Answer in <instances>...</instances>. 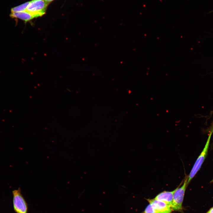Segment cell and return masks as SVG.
I'll use <instances>...</instances> for the list:
<instances>
[{"label": "cell", "mask_w": 213, "mask_h": 213, "mask_svg": "<svg viewBox=\"0 0 213 213\" xmlns=\"http://www.w3.org/2000/svg\"><path fill=\"white\" fill-rule=\"evenodd\" d=\"M188 176H186L182 185V182L177 188L173 195L171 208L172 210L180 211L182 210V204L186 189L188 185L187 183Z\"/></svg>", "instance_id": "1"}, {"label": "cell", "mask_w": 213, "mask_h": 213, "mask_svg": "<svg viewBox=\"0 0 213 213\" xmlns=\"http://www.w3.org/2000/svg\"><path fill=\"white\" fill-rule=\"evenodd\" d=\"M213 131V130L211 131L203 150L197 158L188 176L187 183L188 184L199 170L206 159L208 153L210 139Z\"/></svg>", "instance_id": "2"}, {"label": "cell", "mask_w": 213, "mask_h": 213, "mask_svg": "<svg viewBox=\"0 0 213 213\" xmlns=\"http://www.w3.org/2000/svg\"><path fill=\"white\" fill-rule=\"evenodd\" d=\"M49 3L45 0H32L30 1L26 11L35 18L41 17L45 14Z\"/></svg>", "instance_id": "3"}, {"label": "cell", "mask_w": 213, "mask_h": 213, "mask_svg": "<svg viewBox=\"0 0 213 213\" xmlns=\"http://www.w3.org/2000/svg\"><path fill=\"white\" fill-rule=\"evenodd\" d=\"M12 194L14 210L17 213H27V204L21 193L20 188L13 191Z\"/></svg>", "instance_id": "4"}, {"label": "cell", "mask_w": 213, "mask_h": 213, "mask_svg": "<svg viewBox=\"0 0 213 213\" xmlns=\"http://www.w3.org/2000/svg\"><path fill=\"white\" fill-rule=\"evenodd\" d=\"M147 200L152 206L154 213H171L172 210L170 206L162 201L155 199Z\"/></svg>", "instance_id": "5"}, {"label": "cell", "mask_w": 213, "mask_h": 213, "mask_svg": "<svg viewBox=\"0 0 213 213\" xmlns=\"http://www.w3.org/2000/svg\"><path fill=\"white\" fill-rule=\"evenodd\" d=\"M176 189L172 191H163L158 194L154 199L164 202L171 207L174 194Z\"/></svg>", "instance_id": "6"}, {"label": "cell", "mask_w": 213, "mask_h": 213, "mask_svg": "<svg viewBox=\"0 0 213 213\" xmlns=\"http://www.w3.org/2000/svg\"><path fill=\"white\" fill-rule=\"evenodd\" d=\"M10 16L12 18L19 19L21 20L25 23L35 18L32 14L26 10L11 12Z\"/></svg>", "instance_id": "7"}, {"label": "cell", "mask_w": 213, "mask_h": 213, "mask_svg": "<svg viewBox=\"0 0 213 213\" xmlns=\"http://www.w3.org/2000/svg\"><path fill=\"white\" fill-rule=\"evenodd\" d=\"M29 2L30 1H28L18 6L12 8L11 10V12H19L26 10Z\"/></svg>", "instance_id": "8"}, {"label": "cell", "mask_w": 213, "mask_h": 213, "mask_svg": "<svg viewBox=\"0 0 213 213\" xmlns=\"http://www.w3.org/2000/svg\"><path fill=\"white\" fill-rule=\"evenodd\" d=\"M142 213H154V209L150 204H149L146 208Z\"/></svg>", "instance_id": "9"}, {"label": "cell", "mask_w": 213, "mask_h": 213, "mask_svg": "<svg viewBox=\"0 0 213 213\" xmlns=\"http://www.w3.org/2000/svg\"><path fill=\"white\" fill-rule=\"evenodd\" d=\"M206 213H213V207L211 208Z\"/></svg>", "instance_id": "10"}, {"label": "cell", "mask_w": 213, "mask_h": 213, "mask_svg": "<svg viewBox=\"0 0 213 213\" xmlns=\"http://www.w3.org/2000/svg\"><path fill=\"white\" fill-rule=\"evenodd\" d=\"M45 0L47 2H49V3H50V2H52V1H53L54 0Z\"/></svg>", "instance_id": "11"}, {"label": "cell", "mask_w": 213, "mask_h": 213, "mask_svg": "<svg viewBox=\"0 0 213 213\" xmlns=\"http://www.w3.org/2000/svg\"><path fill=\"white\" fill-rule=\"evenodd\" d=\"M211 182L212 183L213 182V179H212L211 181Z\"/></svg>", "instance_id": "12"}]
</instances>
